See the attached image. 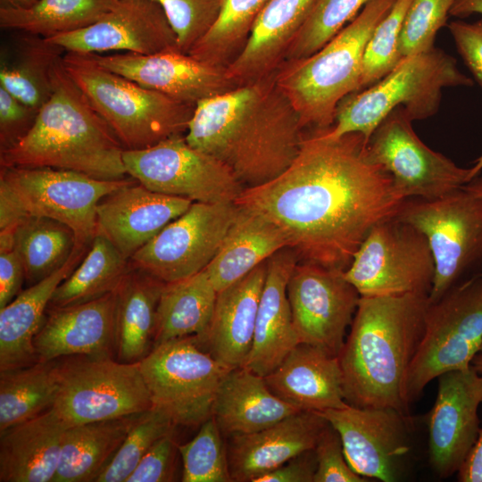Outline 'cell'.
Segmentation results:
<instances>
[{
	"label": "cell",
	"mask_w": 482,
	"mask_h": 482,
	"mask_svg": "<svg viewBox=\"0 0 482 482\" xmlns=\"http://www.w3.org/2000/svg\"><path fill=\"white\" fill-rule=\"evenodd\" d=\"M404 200L362 133L330 138L312 130L283 173L245 187L235 204L278 227L301 262L345 270L373 227L395 217Z\"/></svg>",
	"instance_id": "cell-1"
},
{
	"label": "cell",
	"mask_w": 482,
	"mask_h": 482,
	"mask_svg": "<svg viewBox=\"0 0 482 482\" xmlns=\"http://www.w3.org/2000/svg\"><path fill=\"white\" fill-rule=\"evenodd\" d=\"M303 131L273 73L198 102L185 137L228 166L245 188L283 173L300 152Z\"/></svg>",
	"instance_id": "cell-2"
},
{
	"label": "cell",
	"mask_w": 482,
	"mask_h": 482,
	"mask_svg": "<svg viewBox=\"0 0 482 482\" xmlns=\"http://www.w3.org/2000/svg\"><path fill=\"white\" fill-rule=\"evenodd\" d=\"M428 295L360 296L338 355L346 403L407 415L403 390L425 329Z\"/></svg>",
	"instance_id": "cell-3"
},
{
	"label": "cell",
	"mask_w": 482,
	"mask_h": 482,
	"mask_svg": "<svg viewBox=\"0 0 482 482\" xmlns=\"http://www.w3.org/2000/svg\"><path fill=\"white\" fill-rule=\"evenodd\" d=\"M63 57V56H62ZM53 92L29 131L0 152L1 167H50L118 180L128 177L124 147L64 69L54 70Z\"/></svg>",
	"instance_id": "cell-4"
},
{
	"label": "cell",
	"mask_w": 482,
	"mask_h": 482,
	"mask_svg": "<svg viewBox=\"0 0 482 482\" xmlns=\"http://www.w3.org/2000/svg\"><path fill=\"white\" fill-rule=\"evenodd\" d=\"M395 1L370 0L319 51L278 66L275 82L293 104L303 129L331 128L339 103L359 90L366 45Z\"/></svg>",
	"instance_id": "cell-5"
},
{
	"label": "cell",
	"mask_w": 482,
	"mask_h": 482,
	"mask_svg": "<svg viewBox=\"0 0 482 482\" xmlns=\"http://www.w3.org/2000/svg\"><path fill=\"white\" fill-rule=\"evenodd\" d=\"M62 63L125 150L145 149L186 134L195 105L101 68L82 54L65 52Z\"/></svg>",
	"instance_id": "cell-6"
},
{
	"label": "cell",
	"mask_w": 482,
	"mask_h": 482,
	"mask_svg": "<svg viewBox=\"0 0 482 482\" xmlns=\"http://www.w3.org/2000/svg\"><path fill=\"white\" fill-rule=\"evenodd\" d=\"M472 85L453 56L433 47L403 57L380 80L345 96L337 108L333 126L323 132L330 138L358 132L368 142L394 109L402 106L412 121L425 120L438 111L443 88Z\"/></svg>",
	"instance_id": "cell-7"
},
{
	"label": "cell",
	"mask_w": 482,
	"mask_h": 482,
	"mask_svg": "<svg viewBox=\"0 0 482 482\" xmlns=\"http://www.w3.org/2000/svg\"><path fill=\"white\" fill-rule=\"evenodd\" d=\"M482 345V274L450 288L429 303L425 329L406 377V404L417 400L426 386L441 374L466 370Z\"/></svg>",
	"instance_id": "cell-8"
},
{
	"label": "cell",
	"mask_w": 482,
	"mask_h": 482,
	"mask_svg": "<svg viewBox=\"0 0 482 482\" xmlns=\"http://www.w3.org/2000/svg\"><path fill=\"white\" fill-rule=\"evenodd\" d=\"M424 234L435 261L429 303L482 262V198L462 187L440 198H409L395 217Z\"/></svg>",
	"instance_id": "cell-9"
},
{
	"label": "cell",
	"mask_w": 482,
	"mask_h": 482,
	"mask_svg": "<svg viewBox=\"0 0 482 482\" xmlns=\"http://www.w3.org/2000/svg\"><path fill=\"white\" fill-rule=\"evenodd\" d=\"M152 407L178 426H200L212 415L219 386L229 371L196 336L162 343L139 362Z\"/></svg>",
	"instance_id": "cell-10"
},
{
	"label": "cell",
	"mask_w": 482,
	"mask_h": 482,
	"mask_svg": "<svg viewBox=\"0 0 482 482\" xmlns=\"http://www.w3.org/2000/svg\"><path fill=\"white\" fill-rule=\"evenodd\" d=\"M151 408L138 362L87 356L62 358L60 386L52 409L68 428Z\"/></svg>",
	"instance_id": "cell-11"
},
{
	"label": "cell",
	"mask_w": 482,
	"mask_h": 482,
	"mask_svg": "<svg viewBox=\"0 0 482 482\" xmlns=\"http://www.w3.org/2000/svg\"><path fill=\"white\" fill-rule=\"evenodd\" d=\"M434 276L426 237L395 217L373 227L345 270L360 296L367 297L429 295Z\"/></svg>",
	"instance_id": "cell-12"
},
{
	"label": "cell",
	"mask_w": 482,
	"mask_h": 482,
	"mask_svg": "<svg viewBox=\"0 0 482 482\" xmlns=\"http://www.w3.org/2000/svg\"><path fill=\"white\" fill-rule=\"evenodd\" d=\"M129 176L161 194L204 204L235 203L245 187L216 158L177 135L141 150H124Z\"/></svg>",
	"instance_id": "cell-13"
},
{
	"label": "cell",
	"mask_w": 482,
	"mask_h": 482,
	"mask_svg": "<svg viewBox=\"0 0 482 482\" xmlns=\"http://www.w3.org/2000/svg\"><path fill=\"white\" fill-rule=\"evenodd\" d=\"M30 216L57 220L72 229L78 246H89L96 234V207L107 195L135 180L99 179L50 167H1Z\"/></svg>",
	"instance_id": "cell-14"
},
{
	"label": "cell",
	"mask_w": 482,
	"mask_h": 482,
	"mask_svg": "<svg viewBox=\"0 0 482 482\" xmlns=\"http://www.w3.org/2000/svg\"><path fill=\"white\" fill-rule=\"evenodd\" d=\"M237 209L235 203H193L137 250L130 264L164 283L200 272L220 250Z\"/></svg>",
	"instance_id": "cell-15"
},
{
	"label": "cell",
	"mask_w": 482,
	"mask_h": 482,
	"mask_svg": "<svg viewBox=\"0 0 482 482\" xmlns=\"http://www.w3.org/2000/svg\"><path fill=\"white\" fill-rule=\"evenodd\" d=\"M402 106L390 112L368 141L371 157L390 174L403 199H436L469 182L470 168L426 145Z\"/></svg>",
	"instance_id": "cell-16"
},
{
	"label": "cell",
	"mask_w": 482,
	"mask_h": 482,
	"mask_svg": "<svg viewBox=\"0 0 482 482\" xmlns=\"http://www.w3.org/2000/svg\"><path fill=\"white\" fill-rule=\"evenodd\" d=\"M293 324L300 343L338 356L360 295L345 270L310 262L295 266L287 288Z\"/></svg>",
	"instance_id": "cell-17"
},
{
	"label": "cell",
	"mask_w": 482,
	"mask_h": 482,
	"mask_svg": "<svg viewBox=\"0 0 482 482\" xmlns=\"http://www.w3.org/2000/svg\"><path fill=\"white\" fill-rule=\"evenodd\" d=\"M97 66L179 102H198L238 86L226 67L202 62L178 49L154 54H82Z\"/></svg>",
	"instance_id": "cell-18"
},
{
	"label": "cell",
	"mask_w": 482,
	"mask_h": 482,
	"mask_svg": "<svg viewBox=\"0 0 482 482\" xmlns=\"http://www.w3.org/2000/svg\"><path fill=\"white\" fill-rule=\"evenodd\" d=\"M438 389L428 413V452L433 470L445 478L458 472L479 433L482 374L471 365L436 378Z\"/></svg>",
	"instance_id": "cell-19"
},
{
	"label": "cell",
	"mask_w": 482,
	"mask_h": 482,
	"mask_svg": "<svg viewBox=\"0 0 482 482\" xmlns=\"http://www.w3.org/2000/svg\"><path fill=\"white\" fill-rule=\"evenodd\" d=\"M48 41L76 54H154L179 50L177 37L162 6L154 0H118L93 24Z\"/></svg>",
	"instance_id": "cell-20"
},
{
	"label": "cell",
	"mask_w": 482,
	"mask_h": 482,
	"mask_svg": "<svg viewBox=\"0 0 482 482\" xmlns=\"http://www.w3.org/2000/svg\"><path fill=\"white\" fill-rule=\"evenodd\" d=\"M320 413L339 434L350 467L365 478L394 482L409 451L406 414L348 405Z\"/></svg>",
	"instance_id": "cell-21"
},
{
	"label": "cell",
	"mask_w": 482,
	"mask_h": 482,
	"mask_svg": "<svg viewBox=\"0 0 482 482\" xmlns=\"http://www.w3.org/2000/svg\"><path fill=\"white\" fill-rule=\"evenodd\" d=\"M115 310L116 290L87 303L48 308L33 340L37 362L70 356L112 358Z\"/></svg>",
	"instance_id": "cell-22"
},
{
	"label": "cell",
	"mask_w": 482,
	"mask_h": 482,
	"mask_svg": "<svg viewBox=\"0 0 482 482\" xmlns=\"http://www.w3.org/2000/svg\"><path fill=\"white\" fill-rule=\"evenodd\" d=\"M146 188L137 180L104 196L96 207V234L130 257L193 204Z\"/></svg>",
	"instance_id": "cell-23"
},
{
	"label": "cell",
	"mask_w": 482,
	"mask_h": 482,
	"mask_svg": "<svg viewBox=\"0 0 482 482\" xmlns=\"http://www.w3.org/2000/svg\"><path fill=\"white\" fill-rule=\"evenodd\" d=\"M328 422L318 412L299 411L257 432L235 435L227 444L233 482H254L294 457L314 449Z\"/></svg>",
	"instance_id": "cell-24"
},
{
	"label": "cell",
	"mask_w": 482,
	"mask_h": 482,
	"mask_svg": "<svg viewBox=\"0 0 482 482\" xmlns=\"http://www.w3.org/2000/svg\"><path fill=\"white\" fill-rule=\"evenodd\" d=\"M286 247L267 261L252 349L243 367L265 377L272 372L300 341L295 332L287 288L298 262Z\"/></svg>",
	"instance_id": "cell-25"
},
{
	"label": "cell",
	"mask_w": 482,
	"mask_h": 482,
	"mask_svg": "<svg viewBox=\"0 0 482 482\" xmlns=\"http://www.w3.org/2000/svg\"><path fill=\"white\" fill-rule=\"evenodd\" d=\"M267 261L218 292L209 328L202 338L197 337L228 370L243 367L252 349Z\"/></svg>",
	"instance_id": "cell-26"
},
{
	"label": "cell",
	"mask_w": 482,
	"mask_h": 482,
	"mask_svg": "<svg viewBox=\"0 0 482 482\" xmlns=\"http://www.w3.org/2000/svg\"><path fill=\"white\" fill-rule=\"evenodd\" d=\"M264 378L277 396L300 411L322 412L349 405L338 356L312 345L298 344Z\"/></svg>",
	"instance_id": "cell-27"
},
{
	"label": "cell",
	"mask_w": 482,
	"mask_h": 482,
	"mask_svg": "<svg viewBox=\"0 0 482 482\" xmlns=\"http://www.w3.org/2000/svg\"><path fill=\"white\" fill-rule=\"evenodd\" d=\"M89 246H76L69 261L57 271L22 290L0 309V371L37 362L33 340L45 323L57 287L80 262Z\"/></svg>",
	"instance_id": "cell-28"
},
{
	"label": "cell",
	"mask_w": 482,
	"mask_h": 482,
	"mask_svg": "<svg viewBox=\"0 0 482 482\" xmlns=\"http://www.w3.org/2000/svg\"><path fill=\"white\" fill-rule=\"evenodd\" d=\"M67 428L51 408L0 433V481L53 482Z\"/></svg>",
	"instance_id": "cell-29"
},
{
	"label": "cell",
	"mask_w": 482,
	"mask_h": 482,
	"mask_svg": "<svg viewBox=\"0 0 482 482\" xmlns=\"http://www.w3.org/2000/svg\"><path fill=\"white\" fill-rule=\"evenodd\" d=\"M314 1L269 0L244 49L227 67L229 75L241 85L275 73Z\"/></svg>",
	"instance_id": "cell-30"
},
{
	"label": "cell",
	"mask_w": 482,
	"mask_h": 482,
	"mask_svg": "<svg viewBox=\"0 0 482 482\" xmlns=\"http://www.w3.org/2000/svg\"><path fill=\"white\" fill-rule=\"evenodd\" d=\"M299 411L277 396L264 377L245 367L224 376L212 406V416L228 438L260 431Z\"/></svg>",
	"instance_id": "cell-31"
},
{
	"label": "cell",
	"mask_w": 482,
	"mask_h": 482,
	"mask_svg": "<svg viewBox=\"0 0 482 482\" xmlns=\"http://www.w3.org/2000/svg\"><path fill=\"white\" fill-rule=\"evenodd\" d=\"M237 207L220 250L205 268L217 292L288 247L283 232L273 222L253 211Z\"/></svg>",
	"instance_id": "cell-32"
},
{
	"label": "cell",
	"mask_w": 482,
	"mask_h": 482,
	"mask_svg": "<svg viewBox=\"0 0 482 482\" xmlns=\"http://www.w3.org/2000/svg\"><path fill=\"white\" fill-rule=\"evenodd\" d=\"M164 284L131 265L116 289L117 361L139 362L153 350L157 306Z\"/></svg>",
	"instance_id": "cell-33"
},
{
	"label": "cell",
	"mask_w": 482,
	"mask_h": 482,
	"mask_svg": "<svg viewBox=\"0 0 482 482\" xmlns=\"http://www.w3.org/2000/svg\"><path fill=\"white\" fill-rule=\"evenodd\" d=\"M141 413L68 428L53 482H95Z\"/></svg>",
	"instance_id": "cell-34"
},
{
	"label": "cell",
	"mask_w": 482,
	"mask_h": 482,
	"mask_svg": "<svg viewBox=\"0 0 482 482\" xmlns=\"http://www.w3.org/2000/svg\"><path fill=\"white\" fill-rule=\"evenodd\" d=\"M217 295L205 269L165 283L157 306L154 347L184 337L202 338L209 328Z\"/></svg>",
	"instance_id": "cell-35"
},
{
	"label": "cell",
	"mask_w": 482,
	"mask_h": 482,
	"mask_svg": "<svg viewBox=\"0 0 482 482\" xmlns=\"http://www.w3.org/2000/svg\"><path fill=\"white\" fill-rule=\"evenodd\" d=\"M60 377L61 359L0 371V433L51 409Z\"/></svg>",
	"instance_id": "cell-36"
},
{
	"label": "cell",
	"mask_w": 482,
	"mask_h": 482,
	"mask_svg": "<svg viewBox=\"0 0 482 482\" xmlns=\"http://www.w3.org/2000/svg\"><path fill=\"white\" fill-rule=\"evenodd\" d=\"M11 59H2L0 87L36 110L53 92L54 70L65 51L39 36L26 33Z\"/></svg>",
	"instance_id": "cell-37"
},
{
	"label": "cell",
	"mask_w": 482,
	"mask_h": 482,
	"mask_svg": "<svg viewBox=\"0 0 482 482\" xmlns=\"http://www.w3.org/2000/svg\"><path fill=\"white\" fill-rule=\"evenodd\" d=\"M130 268L129 259L96 234L80 262L55 289L48 308L76 305L114 292Z\"/></svg>",
	"instance_id": "cell-38"
},
{
	"label": "cell",
	"mask_w": 482,
	"mask_h": 482,
	"mask_svg": "<svg viewBox=\"0 0 482 482\" xmlns=\"http://www.w3.org/2000/svg\"><path fill=\"white\" fill-rule=\"evenodd\" d=\"M118 0H38L27 8L0 5V27L50 38L84 29Z\"/></svg>",
	"instance_id": "cell-39"
},
{
	"label": "cell",
	"mask_w": 482,
	"mask_h": 482,
	"mask_svg": "<svg viewBox=\"0 0 482 482\" xmlns=\"http://www.w3.org/2000/svg\"><path fill=\"white\" fill-rule=\"evenodd\" d=\"M76 246L74 232L68 226L46 217H28L14 236L27 287L61 269Z\"/></svg>",
	"instance_id": "cell-40"
},
{
	"label": "cell",
	"mask_w": 482,
	"mask_h": 482,
	"mask_svg": "<svg viewBox=\"0 0 482 482\" xmlns=\"http://www.w3.org/2000/svg\"><path fill=\"white\" fill-rule=\"evenodd\" d=\"M269 0H221L219 18L192 47L193 57L228 67L244 49L253 24Z\"/></svg>",
	"instance_id": "cell-41"
},
{
	"label": "cell",
	"mask_w": 482,
	"mask_h": 482,
	"mask_svg": "<svg viewBox=\"0 0 482 482\" xmlns=\"http://www.w3.org/2000/svg\"><path fill=\"white\" fill-rule=\"evenodd\" d=\"M370 0H315L283 62L308 57L332 39Z\"/></svg>",
	"instance_id": "cell-42"
},
{
	"label": "cell",
	"mask_w": 482,
	"mask_h": 482,
	"mask_svg": "<svg viewBox=\"0 0 482 482\" xmlns=\"http://www.w3.org/2000/svg\"><path fill=\"white\" fill-rule=\"evenodd\" d=\"M179 453L183 482H232L227 445L212 415L192 440L179 445Z\"/></svg>",
	"instance_id": "cell-43"
},
{
	"label": "cell",
	"mask_w": 482,
	"mask_h": 482,
	"mask_svg": "<svg viewBox=\"0 0 482 482\" xmlns=\"http://www.w3.org/2000/svg\"><path fill=\"white\" fill-rule=\"evenodd\" d=\"M177 425L163 411L151 408L137 419L122 444L95 482H126L142 457Z\"/></svg>",
	"instance_id": "cell-44"
},
{
	"label": "cell",
	"mask_w": 482,
	"mask_h": 482,
	"mask_svg": "<svg viewBox=\"0 0 482 482\" xmlns=\"http://www.w3.org/2000/svg\"><path fill=\"white\" fill-rule=\"evenodd\" d=\"M411 0H396L372 32L364 50L358 91L363 90L392 71L403 59L400 33ZM357 91V92H358Z\"/></svg>",
	"instance_id": "cell-45"
},
{
	"label": "cell",
	"mask_w": 482,
	"mask_h": 482,
	"mask_svg": "<svg viewBox=\"0 0 482 482\" xmlns=\"http://www.w3.org/2000/svg\"><path fill=\"white\" fill-rule=\"evenodd\" d=\"M456 0H411L399 39L402 57L432 49L438 30L446 23Z\"/></svg>",
	"instance_id": "cell-46"
},
{
	"label": "cell",
	"mask_w": 482,
	"mask_h": 482,
	"mask_svg": "<svg viewBox=\"0 0 482 482\" xmlns=\"http://www.w3.org/2000/svg\"><path fill=\"white\" fill-rule=\"evenodd\" d=\"M177 37L179 51L188 54L217 21L221 0H154Z\"/></svg>",
	"instance_id": "cell-47"
},
{
	"label": "cell",
	"mask_w": 482,
	"mask_h": 482,
	"mask_svg": "<svg viewBox=\"0 0 482 482\" xmlns=\"http://www.w3.org/2000/svg\"><path fill=\"white\" fill-rule=\"evenodd\" d=\"M317 468L313 482H366L348 464L337 431L328 423L314 447Z\"/></svg>",
	"instance_id": "cell-48"
},
{
	"label": "cell",
	"mask_w": 482,
	"mask_h": 482,
	"mask_svg": "<svg viewBox=\"0 0 482 482\" xmlns=\"http://www.w3.org/2000/svg\"><path fill=\"white\" fill-rule=\"evenodd\" d=\"M179 445L174 431L157 440L142 457L126 482H170L176 480Z\"/></svg>",
	"instance_id": "cell-49"
},
{
	"label": "cell",
	"mask_w": 482,
	"mask_h": 482,
	"mask_svg": "<svg viewBox=\"0 0 482 482\" xmlns=\"http://www.w3.org/2000/svg\"><path fill=\"white\" fill-rule=\"evenodd\" d=\"M37 112L0 87V152L12 147L29 131Z\"/></svg>",
	"instance_id": "cell-50"
},
{
	"label": "cell",
	"mask_w": 482,
	"mask_h": 482,
	"mask_svg": "<svg viewBox=\"0 0 482 482\" xmlns=\"http://www.w3.org/2000/svg\"><path fill=\"white\" fill-rule=\"evenodd\" d=\"M448 29L463 62L482 87V20L473 23L454 21Z\"/></svg>",
	"instance_id": "cell-51"
},
{
	"label": "cell",
	"mask_w": 482,
	"mask_h": 482,
	"mask_svg": "<svg viewBox=\"0 0 482 482\" xmlns=\"http://www.w3.org/2000/svg\"><path fill=\"white\" fill-rule=\"evenodd\" d=\"M317 468L314 449L306 451L254 482H313Z\"/></svg>",
	"instance_id": "cell-52"
},
{
	"label": "cell",
	"mask_w": 482,
	"mask_h": 482,
	"mask_svg": "<svg viewBox=\"0 0 482 482\" xmlns=\"http://www.w3.org/2000/svg\"><path fill=\"white\" fill-rule=\"evenodd\" d=\"M24 282L23 265L15 248L0 252V309L22 291Z\"/></svg>",
	"instance_id": "cell-53"
},
{
	"label": "cell",
	"mask_w": 482,
	"mask_h": 482,
	"mask_svg": "<svg viewBox=\"0 0 482 482\" xmlns=\"http://www.w3.org/2000/svg\"><path fill=\"white\" fill-rule=\"evenodd\" d=\"M29 216L12 187L0 177V232L15 233Z\"/></svg>",
	"instance_id": "cell-54"
},
{
	"label": "cell",
	"mask_w": 482,
	"mask_h": 482,
	"mask_svg": "<svg viewBox=\"0 0 482 482\" xmlns=\"http://www.w3.org/2000/svg\"><path fill=\"white\" fill-rule=\"evenodd\" d=\"M461 482H482V428L478 438L458 471Z\"/></svg>",
	"instance_id": "cell-55"
},
{
	"label": "cell",
	"mask_w": 482,
	"mask_h": 482,
	"mask_svg": "<svg viewBox=\"0 0 482 482\" xmlns=\"http://www.w3.org/2000/svg\"><path fill=\"white\" fill-rule=\"evenodd\" d=\"M473 13L482 14V0H456L450 15L457 18H466Z\"/></svg>",
	"instance_id": "cell-56"
},
{
	"label": "cell",
	"mask_w": 482,
	"mask_h": 482,
	"mask_svg": "<svg viewBox=\"0 0 482 482\" xmlns=\"http://www.w3.org/2000/svg\"><path fill=\"white\" fill-rule=\"evenodd\" d=\"M461 187L472 195L482 198V175H478Z\"/></svg>",
	"instance_id": "cell-57"
},
{
	"label": "cell",
	"mask_w": 482,
	"mask_h": 482,
	"mask_svg": "<svg viewBox=\"0 0 482 482\" xmlns=\"http://www.w3.org/2000/svg\"><path fill=\"white\" fill-rule=\"evenodd\" d=\"M38 0H0V5L27 8L33 5Z\"/></svg>",
	"instance_id": "cell-58"
},
{
	"label": "cell",
	"mask_w": 482,
	"mask_h": 482,
	"mask_svg": "<svg viewBox=\"0 0 482 482\" xmlns=\"http://www.w3.org/2000/svg\"><path fill=\"white\" fill-rule=\"evenodd\" d=\"M482 170V154L475 161L474 165L470 168L469 181L480 174Z\"/></svg>",
	"instance_id": "cell-59"
},
{
	"label": "cell",
	"mask_w": 482,
	"mask_h": 482,
	"mask_svg": "<svg viewBox=\"0 0 482 482\" xmlns=\"http://www.w3.org/2000/svg\"><path fill=\"white\" fill-rule=\"evenodd\" d=\"M471 365L482 374V353H478L472 360Z\"/></svg>",
	"instance_id": "cell-60"
},
{
	"label": "cell",
	"mask_w": 482,
	"mask_h": 482,
	"mask_svg": "<svg viewBox=\"0 0 482 482\" xmlns=\"http://www.w3.org/2000/svg\"><path fill=\"white\" fill-rule=\"evenodd\" d=\"M479 353H482V345H481V347H480V351H479Z\"/></svg>",
	"instance_id": "cell-61"
}]
</instances>
